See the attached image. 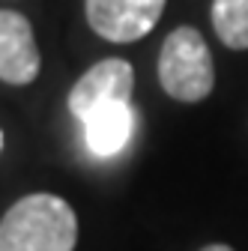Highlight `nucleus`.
Instances as JSON below:
<instances>
[{"instance_id":"obj_2","label":"nucleus","mask_w":248,"mask_h":251,"mask_svg":"<svg viewBox=\"0 0 248 251\" xmlns=\"http://www.w3.org/2000/svg\"><path fill=\"white\" fill-rule=\"evenodd\" d=\"M162 90L176 102H203L215 87V66L206 39L195 27H176L159 51Z\"/></svg>"},{"instance_id":"obj_9","label":"nucleus","mask_w":248,"mask_h":251,"mask_svg":"<svg viewBox=\"0 0 248 251\" xmlns=\"http://www.w3.org/2000/svg\"><path fill=\"white\" fill-rule=\"evenodd\" d=\"M0 147H3V135H0Z\"/></svg>"},{"instance_id":"obj_4","label":"nucleus","mask_w":248,"mask_h":251,"mask_svg":"<svg viewBox=\"0 0 248 251\" xmlns=\"http://www.w3.org/2000/svg\"><path fill=\"white\" fill-rule=\"evenodd\" d=\"M132 87H135V72L129 60L108 57L90 66L72 87L69 93V111L84 123L93 111L111 102H132Z\"/></svg>"},{"instance_id":"obj_3","label":"nucleus","mask_w":248,"mask_h":251,"mask_svg":"<svg viewBox=\"0 0 248 251\" xmlns=\"http://www.w3.org/2000/svg\"><path fill=\"white\" fill-rule=\"evenodd\" d=\"M168 0H84L87 24L108 42H135L159 24Z\"/></svg>"},{"instance_id":"obj_5","label":"nucleus","mask_w":248,"mask_h":251,"mask_svg":"<svg viewBox=\"0 0 248 251\" xmlns=\"http://www.w3.org/2000/svg\"><path fill=\"white\" fill-rule=\"evenodd\" d=\"M39 66L42 57L30 21L21 12L0 9V81L24 87L36 81Z\"/></svg>"},{"instance_id":"obj_6","label":"nucleus","mask_w":248,"mask_h":251,"mask_svg":"<svg viewBox=\"0 0 248 251\" xmlns=\"http://www.w3.org/2000/svg\"><path fill=\"white\" fill-rule=\"evenodd\" d=\"M135 108L132 102H111L102 105L99 111H93L84 120V141L87 150L99 159H111L123 147L129 144L135 132Z\"/></svg>"},{"instance_id":"obj_7","label":"nucleus","mask_w":248,"mask_h":251,"mask_svg":"<svg viewBox=\"0 0 248 251\" xmlns=\"http://www.w3.org/2000/svg\"><path fill=\"white\" fill-rule=\"evenodd\" d=\"M212 27L227 48H248V0H212Z\"/></svg>"},{"instance_id":"obj_8","label":"nucleus","mask_w":248,"mask_h":251,"mask_svg":"<svg viewBox=\"0 0 248 251\" xmlns=\"http://www.w3.org/2000/svg\"><path fill=\"white\" fill-rule=\"evenodd\" d=\"M200 251H233L230 245H222V242H215V245H206V248H200Z\"/></svg>"},{"instance_id":"obj_1","label":"nucleus","mask_w":248,"mask_h":251,"mask_svg":"<svg viewBox=\"0 0 248 251\" xmlns=\"http://www.w3.org/2000/svg\"><path fill=\"white\" fill-rule=\"evenodd\" d=\"M78 218L57 195H27L0 218V251H75Z\"/></svg>"}]
</instances>
